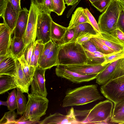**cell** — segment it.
<instances>
[{
  "mask_svg": "<svg viewBox=\"0 0 124 124\" xmlns=\"http://www.w3.org/2000/svg\"><path fill=\"white\" fill-rule=\"evenodd\" d=\"M81 0H78V2L77 3L72 6V7L69 10V12L70 13H72L73 11L74 10L75 8L76 7V6L78 5V3Z\"/></svg>",
  "mask_w": 124,
  "mask_h": 124,
  "instance_id": "obj_50",
  "label": "cell"
},
{
  "mask_svg": "<svg viewBox=\"0 0 124 124\" xmlns=\"http://www.w3.org/2000/svg\"><path fill=\"white\" fill-rule=\"evenodd\" d=\"M120 3L123 8L124 9V0H118Z\"/></svg>",
  "mask_w": 124,
  "mask_h": 124,
  "instance_id": "obj_52",
  "label": "cell"
},
{
  "mask_svg": "<svg viewBox=\"0 0 124 124\" xmlns=\"http://www.w3.org/2000/svg\"><path fill=\"white\" fill-rule=\"evenodd\" d=\"M17 115L14 111L5 112L0 120V124H15Z\"/></svg>",
  "mask_w": 124,
  "mask_h": 124,
  "instance_id": "obj_29",
  "label": "cell"
},
{
  "mask_svg": "<svg viewBox=\"0 0 124 124\" xmlns=\"http://www.w3.org/2000/svg\"><path fill=\"white\" fill-rule=\"evenodd\" d=\"M55 43V42L51 40L44 44L43 50L39 60L38 65L46 58L53 48Z\"/></svg>",
  "mask_w": 124,
  "mask_h": 124,
  "instance_id": "obj_34",
  "label": "cell"
},
{
  "mask_svg": "<svg viewBox=\"0 0 124 124\" xmlns=\"http://www.w3.org/2000/svg\"><path fill=\"white\" fill-rule=\"evenodd\" d=\"M0 105H4L7 107L8 105L7 101H3L0 100Z\"/></svg>",
  "mask_w": 124,
  "mask_h": 124,
  "instance_id": "obj_51",
  "label": "cell"
},
{
  "mask_svg": "<svg viewBox=\"0 0 124 124\" xmlns=\"http://www.w3.org/2000/svg\"><path fill=\"white\" fill-rule=\"evenodd\" d=\"M114 106L112 101L106 100L99 102L90 109H74L75 115L76 117L83 118L80 121L81 124H113L111 120Z\"/></svg>",
  "mask_w": 124,
  "mask_h": 124,
  "instance_id": "obj_1",
  "label": "cell"
},
{
  "mask_svg": "<svg viewBox=\"0 0 124 124\" xmlns=\"http://www.w3.org/2000/svg\"><path fill=\"white\" fill-rule=\"evenodd\" d=\"M18 14L8 0L1 17L3 19V23L13 32L16 27Z\"/></svg>",
  "mask_w": 124,
  "mask_h": 124,
  "instance_id": "obj_17",
  "label": "cell"
},
{
  "mask_svg": "<svg viewBox=\"0 0 124 124\" xmlns=\"http://www.w3.org/2000/svg\"><path fill=\"white\" fill-rule=\"evenodd\" d=\"M38 7L42 5L43 4L45 0H33Z\"/></svg>",
  "mask_w": 124,
  "mask_h": 124,
  "instance_id": "obj_49",
  "label": "cell"
},
{
  "mask_svg": "<svg viewBox=\"0 0 124 124\" xmlns=\"http://www.w3.org/2000/svg\"><path fill=\"white\" fill-rule=\"evenodd\" d=\"M91 3L94 2H95L99 0H89Z\"/></svg>",
  "mask_w": 124,
  "mask_h": 124,
  "instance_id": "obj_53",
  "label": "cell"
},
{
  "mask_svg": "<svg viewBox=\"0 0 124 124\" xmlns=\"http://www.w3.org/2000/svg\"><path fill=\"white\" fill-rule=\"evenodd\" d=\"M13 32L4 23L0 24V56L10 53V49Z\"/></svg>",
  "mask_w": 124,
  "mask_h": 124,
  "instance_id": "obj_15",
  "label": "cell"
},
{
  "mask_svg": "<svg viewBox=\"0 0 124 124\" xmlns=\"http://www.w3.org/2000/svg\"><path fill=\"white\" fill-rule=\"evenodd\" d=\"M8 0H0V16L1 17Z\"/></svg>",
  "mask_w": 124,
  "mask_h": 124,
  "instance_id": "obj_47",
  "label": "cell"
},
{
  "mask_svg": "<svg viewBox=\"0 0 124 124\" xmlns=\"http://www.w3.org/2000/svg\"><path fill=\"white\" fill-rule=\"evenodd\" d=\"M16 59L10 52L5 55L0 56V75H8L16 78Z\"/></svg>",
  "mask_w": 124,
  "mask_h": 124,
  "instance_id": "obj_13",
  "label": "cell"
},
{
  "mask_svg": "<svg viewBox=\"0 0 124 124\" xmlns=\"http://www.w3.org/2000/svg\"><path fill=\"white\" fill-rule=\"evenodd\" d=\"M84 12L87 17L89 23L95 29L98 34H100L101 32L100 28L94 17L87 8H84Z\"/></svg>",
  "mask_w": 124,
  "mask_h": 124,
  "instance_id": "obj_36",
  "label": "cell"
},
{
  "mask_svg": "<svg viewBox=\"0 0 124 124\" xmlns=\"http://www.w3.org/2000/svg\"><path fill=\"white\" fill-rule=\"evenodd\" d=\"M100 91L104 97L114 104L124 100V75L110 80L101 85Z\"/></svg>",
  "mask_w": 124,
  "mask_h": 124,
  "instance_id": "obj_6",
  "label": "cell"
},
{
  "mask_svg": "<svg viewBox=\"0 0 124 124\" xmlns=\"http://www.w3.org/2000/svg\"><path fill=\"white\" fill-rule=\"evenodd\" d=\"M90 40L94 44L99 50L105 54H109L115 52L97 39L93 35Z\"/></svg>",
  "mask_w": 124,
  "mask_h": 124,
  "instance_id": "obj_30",
  "label": "cell"
},
{
  "mask_svg": "<svg viewBox=\"0 0 124 124\" xmlns=\"http://www.w3.org/2000/svg\"><path fill=\"white\" fill-rule=\"evenodd\" d=\"M28 101L26 110L19 119L39 121L40 118L46 114L49 100L46 97L28 94Z\"/></svg>",
  "mask_w": 124,
  "mask_h": 124,
  "instance_id": "obj_4",
  "label": "cell"
},
{
  "mask_svg": "<svg viewBox=\"0 0 124 124\" xmlns=\"http://www.w3.org/2000/svg\"><path fill=\"white\" fill-rule=\"evenodd\" d=\"M59 45L56 42L45 59L38 66L46 70L57 65V56Z\"/></svg>",
  "mask_w": 124,
  "mask_h": 124,
  "instance_id": "obj_18",
  "label": "cell"
},
{
  "mask_svg": "<svg viewBox=\"0 0 124 124\" xmlns=\"http://www.w3.org/2000/svg\"><path fill=\"white\" fill-rule=\"evenodd\" d=\"M78 0H65V4L67 6H73L77 3Z\"/></svg>",
  "mask_w": 124,
  "mask_h": 124,
  "instance_id": "obj_48",
  "label": "cell"
},
{
  "mask_svg": "<svg viewBox=\"0 0 124 124\" xmlns=\"http://www.w3.org/2000/svg\"><path fill=\"white\" fill-rule=\"evenodd\" d=\"M122 9L118 0H111L105 10L99 16L98 23L101 32H110L117 28L118 21Z\"/></svg>",
  "mask_w": 124,
  "mask_h": 124,
  "instance_id": "obj_5",
  "label": "cell"
},
{
  "mask_svg": "<svg viewBox=\"0 0 124 124\" xmlns=\"http://www.w3.org/2000/svg\"><path fill=\"white\" fill-rule=\"evenodd\" d=\"M44 45L37 41H35L34 50L36 67L38 66L39 60L43 50Z\"/></svg>",
  "mask_w": 124,
  "mask_h": 124,
  "instance_id": "obj_35",
  "label": "cell"
},
{
  "mask_svg": "<svg viewBox=\"0 0 124 124\" xmlns=\"http://www.w3.org/2000/svg\"><path fill=\"white\" fill-rule=\"evenodd\" d=\"M109 64L104 66L101 64H87L63 65L70 71L82 75H88L98 74L103 70Z\"/></svg>",
  "mask_w": 124,
  "mask_h": 124,
  "instance_id": "obj_12",
  "label": "cell"
},
{
  "mask_svg": "<svg viewBox=\"0 0 124 124\" xmlns=\"http://www.w3.org/2000/svg\"><path fill=\"white\" fill-rule=\"evenodd\" d=\"M29 10L26 8L22 9L19 13L16 27L14 30V37L23 38L27 24Z\"/></svg>",
  "mask_w": 124,
  "mask_h": 124,
  "instance_id": "obj_16",
  "label": "cell"
},
{
  "mask_svg": "<svg viewBox=\"0 0 124 124\" xmlns=\"http://www.w3.org/2000/svg\"><path fill=\"white\" fill-rule=\"evenodd\" d=\"M124 58V49L115 52L113 54L106 57L104 61L101 65L103 66L114 62L119 59Z\"/></svg>",
  "mask_w": 124,
  "mask_h": 124,
  "instance_id": "obj_32",
  "label": "cell"
},
{
  "mask_svg": "<svg viewBox=\"0 0 124 124\" xmlns=\"http://www.w3.org/2000/svg\"><path fill=\"white\" fill-rule=\"evenodd\" d=\"M52 0L54 8L53 12L58 16L62 15L66 8L64 0Z\"/></svg>",
  "mask_w": 124,
  "mask_h": 124,
  "instance_id": "obj_33",
  "label": "cell"
},
{
  "mask_svg": "<svg viewBox=\"0 0 124 124\" xmlns=\"http://www.w3.org/2000/svg\"><path fill=\"white\" fill-rule=\"evenodd\" d=\"M35 42V41H33L26 46L23 54L25 60L29 65L34 49Z\"/></svg>",
  "mask_w": 124,
  "mask_h": 124,
  "instance_id": "obj_38",
  "label": "cell"
},
{
  "mask_svg": "<svg viewBox=\"0 0 124 124\" xmlns=\"http://www.w3.org/2000/svg\"><path fill=\"white\" fill-rule=\"evenodd\" d=\"M93 36L115 52L124 49V43L109 32H101L100 34Z\"/></svg>",
  "mask_w": 124,
  "mask_h": 124,
  "instance_id": "obj_14",
  "label": "cell"
},
{
  "mask_svg": "<svg viewBox=\"0 0 124 124\" xmlns=\"http://www.w3.org/2000/svg\"><path fill=\"white\" fill-rule=\"evenodd\" d=\"M74 28V36L71 42L75 41L78 37L84 34L89 33L93 35L98 34L92 26L88 23H81Z\"/></svg>",
  "mask_w": 124,
  "mask_h": 124,
  "instance_id": "obj_25",
  "label": "cell"
},
{
  "mask_svg": "<svg viewBox=\"0 0 124 124\" xmlns=\"http://www.w3.org/2000/svg\"><path fill=\"white\" fill-rule=\"evenodd\" d=\"M16 88L9 93L7 101L8 106L7 108L9 111H13L17 108L16 95L17 91Z\"/></svg>",
  "mask_w": 124,
  "mask_h": 124,
  "instance_id": "obj_31",
  "label": "cell"
},
{
  "mask_svg": "<svg viewBox=\"0 0 124 124\" xmlns=\"http://www.w3.org/2000/svg\"><path fill=\"white\" fill-rule=\"evenodd\" d=\"M16 77L18 88L23 93L28 94L29 86L23 71L20 63L17 59L16 60Z\"/></svg>",
  "mask_w": 124,
  "mask_h": 124,
  "instance_id": "obj_22",
  "label": "cell"
},
{
  "mask_svg": "<svg viewBox=\"0 0 124 124\" xmlns=\"http://www.w3.org/2000/svg\"><path fill=\"white\" fill-rule=\"evenodd\" d=\"M56 66L55 72L57 76L65 78L73 83L77 84L93 80L96 79L98 74L84 75L68 70L63 65H58Z\"/></svg>",
  "mask_w": 124,
  "mask_h": 124,
  "instance_id": "obj_9",
  "label": "cell"
},
{
  "mask_svg": "<svg viewBox=\"0 0 124 124\" xmlns=\"http://www.w3.org/2000/svg\"><path fill=\"white\" fill-rule=\"evenodd\" d=\"M52 21L50 14L39 10L37 22L35 41L44 44L51 40V29Z\"/></svg>",
  "mask_w": 124,
  "mask_h": 124,
  "instance_id": "obj_7",
  "label": "cell"
},
{
  "mask_svg": "<svg viewBox=\"0 0 124 124\" xmlns=\"http://www.w3.org/2000/svg\"><path fill=\"white\" fill-rule=\"evenodd\" d=\"M117 27L119 28L124 32V9L122 7L118 21Z\"/></svg>",
  "mask_w": 124,
  "mask_h": 124,
  "instance_id": "obj_44",
  "label": "cell"
},
{
  "mask_svg": "<svg viewBox=\"0 0 124 124\" xmlns=\"http://www.w3.org/2000/svg\"><path fill=\"white\" fill-rule=\"evenodd\" d=\"M68 29L52 21L50 37L51 40L54 42L61 41Z\"/></svg>",
  "mask_w": 124,
  "mask_h": 124,
  "instance_id": "obj_23",
  "label": "cell"
},
{
  "mask_svg": "<svg viewBox=\"0 0 124 124\" xmlns=\"http://www.w3.org/2000/svg\"><path fill=\"white\" fill-rule=\"evenodd\" d=\"M81 45L85 50L90 52L94 53L97 51H101L90 40Z\"/></svg>",
  "mask_w": 124,
  "mask_h": 124,
  "instance_id": "obj_41",
  "label": "cell"
},
{
  "mask_svg": "<svg viewBox=\"0 0 124 124\" xmlns=\"http://www.w3.org/2000/svg\"><path fill=\"white\" fill-rule=\"evenodd\" d=\"M17 88H18V85L15 77L7 75H0V94Z\"/></svg>",
  "mask_w": 124,
  "mask_h": 124,
  "instance_id": "obj_19",
  "label": "cell"
},
{
  "mask_svg": "<svg viewBox=\"0 0 124 124\" xmlns=\"http://www.w3.org/2000/svg\"><path fill=\"white\" fill-rule=\"evenodd\" d=\"M40 121H33L29 120L21 119H16L15 124H39Z\"/></svg>",
  "mask_w": 124,
  "mask_h": 124,
  "instance_id": "obj_46",
  "label": "cell"
},
{
  "mask_svg": "<svg viewBox=\"0 0 124 124\" xmlns=\"http://www.w3.org/2000/svg\"><path fill=\"white\" fill-rule=\"evenodd\" d=\"M111 1V0H99L91 4L99 11L102 12L105 11Z\"/></svg>",
  "mask_w": 124,
  "mask_h": 124,
  "instance_id": "obj_37",
  "label": "cell"
},
{
  "mask_svg": "<svg viewBox=\"0 0 124 124\" xmlns=\"http://www.w3.org/2000/svg\"><path fill=\"white\" fill-rule=\"evenodd\" d=\"M65 1L66 0H64Z\"/></svg>",
  "mask_w": 124,
  "mask_h": 124,
  "instance_id": "obj_54",
  "label": "cell"
},
{
  "mask_svg": "<svg viewBox=\"0 0 124 124\" xmlns=\"http://www.w3.org/2000/svg\"><path fill=\"white\" fill-rule=\"evenodd\" d=\"M74 28L70 29L68 28L61 41L62 43L60 44H65L71 42L74 38Z\"/></svg>",
  "mask_w": 124,
  "mask_h": 124,
  "instance_id": "obj_40",
  "label": "cell"
},
{
  "mask_svg": "<svg viewBox=\"0 0 124 124\" xmlns=\"http://www.w3.org/2000/svg\"><path fill=\"white\" fill-rule=\"evenodd\" d=\"M114 104L111 122L113 124H124V100Z\"/></svg>",
  "mask_w": 124,
  "mask_h": 124,
  "instance_id": "obj_24",
  "label": "cell"
},
{
  "mask_svg": "<svg viewBox=\"0 0 124 124\" xmlns=\"http://www.w3.org/2000/svg\"><path fill=\"white\" fill-rule=\"evenodd\" d=\"M9 1L15 11L19 13L22 9L20 5V0H9Z\"/></svg>",
  "mask_w": 124,
  "mask_h": 124,
  "instance_id": "obj_45",
  "label": "cell"
},
{
  "mask_svg": "<svg viewBox=\"0 0 124 124\" xmlns=\"http://www.w3.org/2000/svg\"><path fill=\"white\" fill-rule=\"evenodd\" d=\"M38 7L40 11L50 14L54 10L52 0H45L43 4Z\"/></svg>",
  "mask_w": 124,
  "mask_h": 124,
  "instance_id": "obj_39",
  "label": "cell"
},
{
  "mask_svg": "<svg viewBox=\"0 0 124 124\" xmlns=\"http://www.w3.org/2000/svg\"><path fill=\"white\" fill-rule=\"evenodd\" d=\"M17 59L20 62L25 77L30 86L36 68L30 66L28 64L25 60L23 54Z\"/></svg>",
  "mask_w": 124,
  "mask_h": 124,
  "instance_id": "obj_27",
  "label": "cell"
},
{
  "mask_svg": "<svg viewBox=\"0 0 124 124\" xmlns=\"http://www.w3.org/2000/svg\"><path fill=\"white\" fill-rule=\"evenodd\" d=\"M85 51L87 57L86 64H101L104 62L106 57L111 55L114 53L106 54L100 51L93 53L85 50Z\"/></svg>",
  "mask_w": 124,
  "mask_h": 124,
  "instance_id": "obj_26",
  "label": "cell"
},
{
  "mask_svg": "<svg viewBox=\"0 0 124 124\" xmlns=\"http://www.w3.org/2000/svg\"><path fill=\"white\" fill-rule=\"evenodd\" d=\"M46 70L38 66L35 71L31 83V93L46 97L48 94L45 86V73Z\"/></svg>",
  "mask_w": 124,
  "mask_h": 124,
  "instance_id": "obj_10",
  "label": "cell"
},
{
  "mask_svg": "<svg viewBox=\"0 0 124 124\" xmlns=\"http://www.w3.org/2000/svg\"><path fill=\"white\" fill-rule=\"evenodd\" d=\"M26 46L23 38L13 37L11 40L10 52L14 57L18 59L23 54Z\"/></svg>",
  "mask_w": 124,
  "mask_h": 124,
  "instance_id": "obj_21",
  "label": "cell"
},
{
  "mask_svg": "<svg viewBox=\"0 0 124 124\" xmlns=\"http://www.w3.org/2000/svg\"><path fill=\"white\" fill-rule=\"evenodd\" d=\"M27 24L23 39L26 46L35 41L37 20L39 10L38 5L31 0Z\"/></svg>",
  "mask_w": 124,
  "mask_h": 124,
  "instance_id": "obj_8",
  "label": "cell"
},
{
  "mask_svg": "<svg viewBox=\"0 0 124 124\" xmlns=\"http://www.w3.org/2000/svg\"><path fill=\"white\" fill-rule=\"evenodd\" d=\"M85 23H88L87 17L84 12V8L82 7L77 8L72 14L68 29L74 28L78 25Z\"/></svg>",
  "mask_w": 124,
  "mask_h": 124,
  "instance_id": "obj_20",
  "label": "cell"
},
{
  "mask_svg": "<svg viewBox=\"0 0 124 124\" xmlns=\"http://www.w3.org/2000/svg\"><path fill=\"white\" fill-rule=\"evenodd\" d=\"M59 45L57 66L86 64L87 57L81 45L76 41Z\"/></svg>",
  "mask_w": 124,
  "mask_h": 124,
  "instance_id": "obj_3",
  "label": "cell"
},
{
  "mask_svg": "<svg viewBox=\"0 0 124 124\" xmlns=\"http://www.w3.org/2000/svg\"><path fill=\"white\" fill-rule=\"evenodd\" d=\"M93 35L89 33L84 34L78 37L75 41L81 45L89 40L92 37Z\"/></svg>",
  "mask_w": 124,
  "mask_h": 124,
  "instance_id": "obj_43",
  "label": "cell"
},
{
  "mask_svg": "<svg viewBox=\"0 0 124 124\" xmlns=\"http://www.w3.org/2000/svg\"><path fill=\"white\" fill-rule=\"evenodd\" d=\"M97 84L85 85L74 89L68 88L62 101L63 107L82 105L99 100L104 97L100 93Z\"/></svg>",
  "mask_w": 124,
  "mask_h": 124,
  "instance_id": "obj_2",
  "label": "cell"
},
{
  "mask_svg": "<svg viewBox=\"0 0 124 124\" xmlns=\"http://www.w3.org/2000/svg\"><path fill=\"white\" fill-rule=\"evenodd\" d=\"M110 33L124 43V32L119 28L117 27Z\"/></svg>",
  "mask_w": 124,
  "mask_h": 124,
  "instance_id": "obj_42",
  "label": "cell"
},
{
  "mask_svg": "<svg viewBox=\"0 0 124 124\" xmlns=\"http://www.w3.org/2000/svg\"><path fill=\"white\" fill-rule=\"evenodd\" d=\"M16 89L17 91L16 113L18 115L22 116L25 112L27 103V100L23 93L18 88Z\"/></svg>",
  "mask_w": 124,
  "mask_h": 124,
  "instance_id": "obj_28",
  "label": "cell"
},
{
  "mask_svg": "<svg viewBox=\"0 0 124 124\" xmlns=\"http://www.w3.org/2000/svg\"><path fill=\"white\" fill-rule=\"evenodd\" d=\"M39 124H81L78 121L75 115L74 109L72 107L66 115L58 112L50 114L42 121Z\"/></svg>",
  "mask_w": 124,
  "mask_h": 124,
  "instance_id": "obj_11",
  "label": "cell"
}]
</instances>
